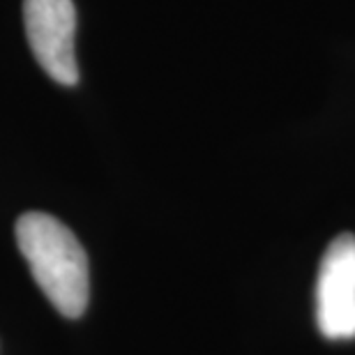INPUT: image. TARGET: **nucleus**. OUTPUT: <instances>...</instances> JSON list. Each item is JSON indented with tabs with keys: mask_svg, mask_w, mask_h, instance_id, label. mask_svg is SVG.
I'll use <instances>...</instances> for the list:
<instances>
[{
	"mask_svg": "<svg viewBox=\"0 0 355 355\" xmlns=\"http://www.w3.org/2000/svg\"><path fill=\"white\" fill-rule=\"evenodd\" d=\"M14 233L46 300L65 318H79L88 307L90 275L88 257L74 233L46 212L21 215Z\"/></svg>",
	"mask_w": 355,
	"mask_h": 355,
	"instance_id": "1",
	"label": "nucleus"
},
{
	"mask_svg": "<svg viewBox=\"0 0 355 355\" xmlns=\"http://www.w3.org/2000/svg\"><path fill=\"white\" fill-rule=\"evenodd\" d=\"M28 44L42 69L62 86L79 81L74 55L76 10L72 0H24Z\"/></svg>",
	"mask_w": 355,
	"mask_h": 355,
	"instance_id": "2",
	"label": "nucleus"
},
{
	"mask_svg": "<svg viewBox=\"0 0 355 355\" xmlns=\"http://www.w3.org/2000/svg\"><path fill=\"white\" fill-rule=\"evenodd\" d=\"M316 323L323 337H355V236L344 233L328 245L318 268Z\"/></svg>",
	"mask_w": 355,
	"mask_h": 355,
	"instance_id": "3",
	"label": "nucleus"
}]
</instances>
